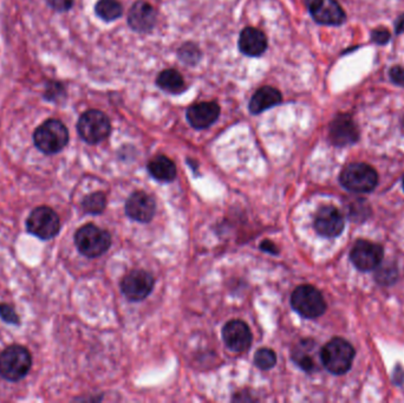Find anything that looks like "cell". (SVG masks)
<instances>
[{
	"instance_id": "obj_14",
	"label": "cell",
	"mask_w": 404,
	"mask_h": 403,
	"mask_svg": "<svg viewBox=\"0 0 404 403\" xmlns=\"http://www.w3.org/2000/svg\"><path fill=\"white\" fill-rule=\"evenodd\" d=\"M155 200L144 192H134L126 202V213L139 223H149L155 215Z\"/></svg>"
},
{
	"instance_id": "obj_27",
	"label": "cell",
	"mask_w": 404,
	"mask_h": 403,
	"mask_svg": "<svg viewBox=\"0 0 404 403\" xmlns=\"http://www.w3.org/2000/svg\"><path fill=\"white\" fill-rule=\"evenodd\" d=\"M376 269H379V271L376 272V279H377L379 284L389 285V284H392L396 281V278H397V269H396L395 265L385 264L383 266H381V268H379V265Z\"/></svg>"
},
{
	"instance_id": "obj_6",
	"label": "cell",
	"mask_w": 404,
	"mask_h": 403,
	"mask_svg": "<svg viewBox=\"0 0 404 403\" xmlns=\"http://www.w3.org/2000/svg\"><path fill=\"white\" fill-rule=\"evenodd\" d=\"M77 131L82 140L89 144H97L109 136L111 131L110 120L101 110L91 109L82 113Z\"/></svg>"
},
{
	"instance_id": "obj_29",
	"label": "cell",
	"mask_w": 404,
	"mask_h": 403,
	"mask_svg": "<svg viewBox=\"0 0 404 403\" xmlns=\"http://www.w3.org/2000/svg\"><path fill=\"white\" fill-rule=\"evenodd\" d=\"M0 317L4 319L6 323L14 324V325L19 324V316L9 304H0Z\"/></svg>"
},
{
	"instance_id": "obj_25",
	"label": "cell",
	"mask_w": 404,
	"mask_h": 403,
	"mask_svg": "<svg viewBox=\"0 0 404 403\" xmlns=\"http://www.w3.org/2000/svg\"><path fill=\"white\" fill-rule=\"evenodd\" d=\"M254 363L256 366L261 370L272 369L276 363H277V356L273 350L271 349L262 348L258 350L254 356Z\"/></svg>"
},
{
	"instance_id": "obj_18",
	"label": "cell",
	"mask_w": 404,
	"mask_h": 403,
	"mask_svg": "<svg viewBox=\"0 0 404 403\" xmlns=\"http://www.w3.org/2000/svg\"><path fill=\"white\" fill-rule=\"evenodd\" d=\"M267 49L265 34L256 28H246L239 36V50L249 57H259Z\"/></svg>"
},
{
	"instance_id": "obj_16",
	"label": "cell",
	"mask_w": 404,
	"mask_h": 403,
	"mask_svg": "<svg viewBox=\"0 0 404 403\" xmlns=\"http://www.w3.org/2000/svg\"><path fill=\"white\" fill-rule=\"evenodd\" d=\"M156 11L146 1H136L128 13V24L136 32H150L155 26Z\"/></svg>"
},
{
	"instance_id": "obj_7",
	"label": "cell",
	"mask_w": 404,
	"mask_h": 403,
	"mask_svg": "<svg viewBox=\"0 0 404 403\" xmlns=\"http://www.w3.org/2000/svg\"><path fill=\"white\" fill-rule=\"evenodd\" d=\"M291 305L299 315L313 319L324 314L326 302L318 289L312 285H300L291 296Z\"/></svg>"
},
{
	"instance_id": "obj_20",
	"label": "cell",
	"mask_w": 404,
	"mask_h": 403,
	"mask_svg": "<svg viewBox=\"0 0 404 403\" xmlns=\"http://www.w3.org/2000/svg\"><path fill=\"white\" fill-rule=\"evenodd\" d=\"M148 171L154 179L162 182H172L177 177V166L167 156H156L148 164Z\"/></svg>"
},
{
	"instance_id": "obj_33",
	"label": "cell",
	"mask_w": 404,
	"mask_h": 403,
	"mask_svg": "<svg viewBox=\"0 0 404 403\" xmlns=\"http://www.w3.org/2000/svg\"><path fill=\"white\" fill-rule=\"evenodd\" d=\"M260 248L262 251L272 253V254H277V253H278V248H277V246H276L272 241H269V240H264V241L261 243Z\"/></svg>"
},
{
	"instance_id": "obj_9",
	"label": "cell",
	"mask_w": 404,
	"mask_h": 403,
	"mask_svg": "<svg viewBox=\"0 0 404 403\" xmlns=\"http://www.w3.org/2000/svg\"><path fill=\"white\" fill-rule=\"evenodd\" d=\"M154 278L144 270H135L128 273L121 283V290L131 302H141L152 294Z\"/></svg>"
},
{
	"instance_id": "obj_5",
	"label": "cell",
	"mask_w": 404,
	"mask_h": 403,
	"mask_svg": "<svg viewBox=\"0 0 404 403\" xmlns=\"http://www.w3.org/2000/svg\"><path fill=\"white\" fill-rule=\"evenodd\" d=\"M75 244L83 256L97 258L109 250L111 237L108 232L96 225L88 224L76 232Z\"/></svg>"
},
{
	"instance_id": "obj_1",
	"label": "cell",
	"mask_w": 404,
	"mask_h": 403,
	"mask_svg": "<svg viewBox=\"0 0 404 403\" xmlns=\"http://www.w3.org/2000/svg\"><path fill=\"white\" fill-rule=\"evenodd\" d=\"M355 353L354 347L348 340L336 337L323 347L320 360L325 369L331 374L343 375L352 366Z\"/></svg>"
},
{
	"instance_id": "obj_2",
	"label": "cell",
	"mask_w": 404,
	"mask_h": 403,
	"mask_svg": "<svg viewBox=\"0 0 404 403\" xmlns=\"http://www.w3.org/2000/svg\"><path fill=\"white\" fill-rule=\"evenodd\" d=\"M34 141L36 147L44 154H57L67 147L69 131L62 121L50 118L36 129Z\"/></svg>"
},
{
	"instance_id": "obj_8",
	"label": "cell",
	"mask_w": 404,
	"mask_h": 403,
	"mask_svg": "<svg viewBox=\"0 0 404 403\" xmlns=\"http://www.w3.org/2000/svg\"><path fill=\"white\" fill-rule=\"evenodd\" d=\"M26 228L29 233L38 237L39 239L50 240L58 235L60 220L58 215L50 207H37L26 220Z\"/></svg>"
},
{
	"instance_id": "obj_31",
	"label": "cell",
	"mask_w": 404,
	"mask_h": 403,
	"mask_svg": "<svg viewBox=\"0 0 404 403\" xmlns=\"http://www.w3.org/2000/svg\"><path fill=\"white\" fill-rule=\"evenodd\" d=\"M371 37H372V41L377 44H385L390 39V32L387 29L375 30L371 34Z\"/></svg>"
},
{
	"instance_id": "obj_10",
	"label": "cell",
	"mask_w": 404,
	"mask_h": 403,
	"mask_svg": "<svg viewBox=\"0 0 404 403\" xmlns=\"http://www.w3.org/2000/svg\"><path fill=\"white\" fill-rule=\"evenodd\" d=\"M384 258V250L379 244L368 240H358L350 252V259L356 269L363 272L372 271L381 265Z\"/></svg>"
},
{
	"instance_id": "obj_35",
	"label": "cell",
	"mask_w": 404,
	"mask_h": 403,
	"mask_svg": "<svg viewBox=\"0 0 404 403\" xmlns=\"http://www.w3.org/2000/svg\"><path fill=\"white\" fill-rule=\"evenodd\" d=\"M403 189H404V177H403Z\"/></svg>"
},
{
	"instance_id": "obj_3",
	"label": "cell",
	"mask_w": 404,
	"mask_h": 403,
	"mask_svg": "<svg viewBox=\"0 0 404 403\" xmlns=\"http://www.w3.org/2000/svg\"><path fill=\"white\" fill-rule=\"evenodd\" d=\"M31 366V353L21 345H11L0 353V376L8 381L17 382L25 378Z\"/></svg>"
},
{
	"instance_id": "obj_34",
	"label": "cell",
	"mask_w": 404,
	"mask_h": 403,
	"mask_svg": "<svg viewBox=\"0 0 404 403\" xmlns=\"http://www.w3.org/2000/svg\"><path fill=\"white\" fill-rule=\"evenodd\" d=\"M396 30H397V32H402V31H404V18L397 21V24H396Z\"/></svg>"
},
{
	"instance_id": "obj_32",
	"label": "cell",
	"mask_w": 404,
	"mask_h": 403,
	"mask_svg": "<svg viewBox=\"0 0 404 403\" xmlns=\"http://www.w3.org/2000/svg\"><path fill=\"white\" fill-rule=\"evenodd\" d=\"M390 78L399 85H404V69L402 67H394L390 70Z\"/></svg>"
},
{
	"instance_id": "obj_21",
	"label": "cell",
	"mask_w": 404,
	"mask_h": 403,
	"mask_svg": "<svg viewBox=\"0 0 404 403\" xmlns=\"http://www.w3.org/2000/svg\"><path fill=\"white\" fill-rule=\"evenodd\" d=\"M156 83L162 90L170 94H180L186 89L183 77L180 72L174 69H167L161 72Z\"/></svg>"
},
{
	"instance_id": "obj_4",
	"label": "cell",
	"mask_w": 404,
	"mask_h": 403,
	"mask_svg": "<svg viewBox=\"0 0 404 403\" xmlns=\"http://www.w3.org/2000/svg\"><path fill=\"white\" fill-rule=\"evenodd\" d=\"M341 186L354 193H369L379 184V175L375 169L363 162H355L346 166L339 177Z\"/></svg>"
},
{
	"instance_id": "obj_15",
	"label": "cell",
	"mask_w": 404,
	"mask_h": 403,
	"mask_svg": "<svg viewBox=\"0 0 404 403\" xmlns=\"http://www.w3.org/2000/svg\"><path fill=\"white\" fill-rule=\"evenodd\" d=\"M359 134L350 115H338L330 126V140L337 147H346L357 142Z\"/></svg>"
},
{
	"instance_id": "obj_19",
	"label": "cell",
	"mask_w": 404,
	"mask_h": 403,
	"mask_svg": "<svg viewBox=\"0 0 404 403\" xmlns=\"http://www.w3.org/2000/svg\"><path fill=\"white\" fill-rule=\"evenodd\" d=\"M282 101V93L273 87H262L258 89L249 101V109L254 115L261 113L265 110L271 109Z\"/></svg>"
},
{
	"instance_id": "obj_23",
	"label": "cell",
	"mask_w": 404,
	"mask_h": 403,
	"mask_svg": "<svg viewBox=\"0 0 404 403\" xmlns=\"http://www.w3.org/2000/svg\"><path fill=\"white\" fill-rule=\"evenodd\" d=\"M106 197L104 193L96 192V193L90 194L88 197H85L82 202V207L85 213L88 215H101L103 210H106Z\"/></svg>"
},
{
	"instance_id": "obj_24",
	"label": "cell",
	"mask_w": 404,
	"mask_h": 403,
	"mask_svg": "<svg viewBox=\"0 0 404 403\" xmlns=\"http://www.w3.org/2000/svg\"><path fill=\"white\" fill-rule=\"evenodd\" d=\"M179 58L187 65H195L201 59V51L194 43H186L179 49Z\"/></svg>"
},
{
	"instance_id": "obj_13",
	"label": "cell",
	"mask_w": 404,
	"mask_h": 403,
	"mask_svg": "<svg viewBox=\"0 0 404 403\" xmlns=\"http://www.w3.org/2000/svg\"><path fill=\"white\" fill-rule=\"evenodd\" d=\"M346 223L341 212L336 207H322L315 218V230L325 238H335L341 235Z\"/></svg>"
},
{
	"instance_id": "obj_12",
	"label": "cell",
	"mask_w": 404,
	"mask_h": 403,
	"mask_svg": "<svg viewBox=\"0 0 404 403\" xmlns=\"http://www.w3.org/2000/svg\"><path fill=\"white\" fill-rule=\"evenodd\" d=\"M223 338L234 353H244L252 345V332L249 325L239 319L231 320L223 327Z\"/></svg>"
},
{
	"instance_id": "obj_22",
	"label": "cell",
	"mask_w": 404,
	"mask_h": 403,
	"mask_svg": "<svg viewBox=\"0 0 404 403\" xmlns=\"http://www.w3.org/2000/svg\"><path fill=\"white\" fill-rule=\"evenodd\" d=\"M95 11L103 21H113L122 16L123 8L118 0H98Z\"/></svg>"
},
{
	"instance_id": "obj_26",
	"label": "cell",
	"mask_w": 404,
	"mask_h": 403,
	"mask_svg": "<svg viewBox=\"0 0 404 403\" xmlns=\"http://www.w3.org/2000/svg\"><path fill=\"white\" fill-rule=\"evenodd\" d=\"M303 347L300 345L302 348H298V350L295 349V353H293V360L302 369L305 370V371H312V370L315 369V362H313V358L310 356V353L306 351L308 348H305V340H303Z\"/></svg>"
},
{
	"instance_id": "obj_17",
	"label": "cell",
	"mask_w": 404,
	"mask_h": 403,
	"mask_svg": "<svg viewBox=\"0 0 404 403\" xmlns=\"http://www.w3.org/2000/svg\"><path fill=\"white\" fill-rule=\"evenodd\" d=\"M220 107L215 102H202L187 110V120L195 129H206L219 118Z\"/></svg>"
},
{
	"instance_id": "obj_30",
	"label": "cell",
	"mask_w": 404,
	"mask_h": 403,
	"mask_svg": "<svg viewBox=\"0 0 404 403\" xmlns=\"http://www.w3.org/2000/svg\"><path fill=\"white\" fill-rule=\"evenodd\" d=\"M47 3L56 11L65 12V11H69V10L71 9L75 0H47Z\"/></svg>"
},
{
	"instance_id": "obj_28",
	"label": "cell",
	"mask_w": 404,
	"mask_h": 403,
	"mask_svg": "<svg viewBox=\"0 0 404 403\" xmlns=\"http://www.w3.org/2000/svg\"><path fill=\"white\" fill-rule=\"evenodd\" d=\"M64 96H65V89L62 83L56 82V80L49 82L47 89H45V96H44L45 100L50 102H58Z\"/></svg>"
},
{
	"instance_id": "obj_11",
	"label": "cell",
	"mask_w": 404,
	"mask_h": 403,
	"mask_svg": "<svg viewBox=\"0 0 404 403\" xmlns=\"http://www.w3.org/2000/svg\"><path fill=\"white\" fill-rule=\"evenodd\" d=\"M312 18L323 25H341L346 21L344 10L336 0H306Z\"/></svg>"
}]
</instances>
